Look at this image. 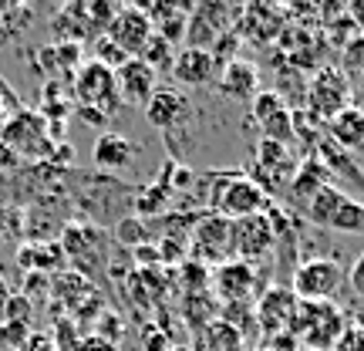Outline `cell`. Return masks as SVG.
<instances>
[{
	"instance_id": "cell-1",
	"label": "cell",
	"mask_w": 364,
	"mask_h": 351,
	"mask_svg": "<svg viewBox=\"0 0 364 351\" xmlns=\"http://www.w3.org/2000/svg\"><path fill=\"white\" fill-rule=\"evenodd\" d=\"M344 328L348 318L334 300H300L290 335L304 351H331Z\"/></svg>"
},
{
	"instance_id": "cell-2",
	"label": "cell",
	"mask_w": 364,
	"mask_h": 351,
	"mask_svg": "<svg viewBox=\"0 0 364 351\" xmlns=\"http://www.w3.org/2000/svg\"><path fill=\"white\" fill-rule=\"evenodd\" d=\"M209 206H213V213H220L226 220H243V216H253V213H267L270 209V196L257 179H250L243 172H226L213 186Z\"/></svg>"
},
{
	"instance_id": "cell-3",
	"label": "cell",
	"mask_w": 364,
	"mask_h": 351,
	"mask_svg": "<svg viewBox=\"0 0 364 351\" xmlns=\"http://www.w3.org/2000/svg\"><path fill=\"white\" fill-rule=\"evenodd\" d=\"M0 142L17 159H51L58 145L48 135V122L38 115V108H17L0 132Z\"/></svg>"
},
{
	"instance_id": "cell-4",
	"label": "cell",
	"mask_w": 364,
	"mask_h": 351,
	"mask_svg": "<svg viewBox=\"0 0 364 351\" xmlns=\"http://www.w3.org/2000/svg\"><path fill=\"white\" fill-rule=\"evenodd\" d=\"M71 91H75V102L81 108H95L105 118H112L122 108L118 98V85H115V71H108L105 65H98L95 58H85V65L71 75Z\"/></svg>"
},
{
	"instance_id": "cell-5",
	"label": "cell",
	"mask_w": 364,
	"mask_h": 351,
	"mask_svg": "<svg viewBox=\"0 0 364 351\" xmlns=\"http://www.w3.org/2000/svg\"><path fill=\"white\" fill-rule=\"evenodd\" d=\"M189 240H193L189 257L199 263H206L209 271L226 261H233V253H230V220L220 216V213H213V209L203 213V216H196Z\"/></svg>"
},
{
	"instance_id": "cell-6",
	"label": "cell",
	"mask_w": 364,
	"mask_h": 351,
	"mask_svg": "<svg viewBox=\"0 0 364 351\" xmlns=\"http://www.w3.org/2000/svg\"><path fill=\"white\" fill-rule=\"evenodd\" d=\"M344 271L338 261L331 257H311L294 271V284L290 290L297 294V300H334L341 287H344Z\"/></svg>"
},
{
	"instance_id": "cell-7",
	"label": "cell",
	"mask_w": 364,
	"mask_h": 351,
	"mask_svg": "<svg viewBox=\"0 0 364 351\" xmlns=\"http://www.w3.org/2000/svg\"><path fill=\"white\" fill-rule=\"evenodd\" d=\"M273 243H277V236H273V226L267 220V213L230 220V253H233V261L257 263L263 257H270Z\"/></svg>"
},
{
	"instance_id": "cell-8",
	"label": "cell",
	"mask_w": 364,
	"mask_h": 351,
	"mask_svg": "<svg viewBox=\"0 0 364 351\" xmlns=\"http://www.w3.org/2000/svg\"><path fill=\"white\" fill-rule=\"evenodd\" d=\"M297 294L284 284L267 287L257 304H253V325L263 331V338H277V335H287L294 328V318H297Z\"/></svg>"
},
{
	"instance_id": "cell-9",
	"label": "cell",
	"mask_w": 364,
	"mask_h": 351,
	"mask_svg": "<svg viewBox=\"0 0 364 351\" xmlns=\"http://www.w3.org/2000/svg\"><path fill=\"white\" fill-rule=\"evenodd\" d=\"M209 294L220 300V308L230 304H250L257 300V267L243 261H226L209 271Z\"/></svg>"
},
{
	"instance_id": "cell-10",
	"label": "cell",
	"mask_w": 364,
	"mask_h": 351,
	"mask_svg": "<svg viewBox=\"0 0 364 351\" xmlns=\"http://www.w3.org/2000/svg\"><path fill=\"white\" fill-rule=\"evenodd\" d=\"M307 105H311L314 115L327 118V122L338 115V112H344L351 105V85L344 78V71H338V68H331V65L317 68V75L307 85Z\"/></svg>"
},
{
	"instance_id": "cell-11",
	"label": "cell",
	"mask_w": 364,
	"mask_h": 351,
	"mask_svg": "<svg viewBox=\"0 0 364 351\" xmlns=\"http://www.w3.org/2000/svg\"><path fill=\"white\" fill-rule=\"evenodd\" d=\"M152 34H156L152 21H149L142 14V7H135V4L118 7V11L112 14L108 27H105V38L112 41L115 48H122L129 58H139V51L145 48V41L152 38Z\"/></svg>"
},
{
	"instance_id": "cell-12",
	"label": "cell",
	"mask_w": 364,
	"mask_h": 351,
	"mask_svg": "<svg viewBox=\"0 0 364 351\" xmlns=\"http://www.w3.org/2000/svg\"><path fill=\"white\" fill-rule=\"evenodd\" d=\"M61 250H65V261H71L75 267H81V261H85V253H88V263H85V277L91 281V273H95V267H102V253H105V236L95 230V226H88V223H68L65 234H61Z\"/></svg>"
},
{
	"instance_id": "cell-13",
	"label": "cell",
	"mask_w": 364,
	"mask_h": 351,
	"mask_svg": "<svg viewBox=\"0 0 364 351\" xmlns=\"http://www.w3.org/2000/svg\"><path fill=\"white\" fill-rule=\"evenodd\" d=\"M156 81H159V75L149 65H142L139 58H129V61L115 71V85H118L122 105H142L145 108V102H149L152 91H156Z\"/></svg>"
},
{
	"instance_id": "cell-14",
	"label": "cell",
	"mask_w": 364,
	"mask_h": 351,
	"mask_svg": "<svg viewBox=\"0 0 364 351\" xmlns=\"http://www.w3.org/2000/svg\"><path fill=\"white\" fill-rule=\"evenodd\" d=\"M186 115H189V98H186L179 88H156L152 98L145 102V118H149V125L159 132L176 129Z\"/></svg>"
},
{
	"instance_id": "cell-15",
	"label": "cell",
	"mask_w": 364,
	"mask_h": 351,
	"mask_svg": "<svg viewBox=\"0 0 364 351\" xmlns=\"http://www.w3.org/2000/svg\"><path fill=\"white\" fill-rule=\"evenodd\" d=\"M135 156H139V145L132 142L129 135L108 132V129L95 139V149H91V159L102 169H129L132 162H135Z\"/></svg>"
},
{
	"instance_id": "cell-16",
	"label": "cell",
	"mask_w": 364,
	"mask_h": 351,
	"mask_svg": "<svg viewBox=\"0 0 364 351\" xmlns=\"http://www.w3.org/2000/svg\"><path fill=\"white\" fill-rule=\"evenodd\" d=\"M189 351H247V335H240L230 321L213 318V321L193 331V348Z\"/></svg>"
},
{
	"instance_id": "cell-17",
	"label": "cell",
	"mask_w": 364,
	"mask_h": 351,
	"mask_svg": "<svg viewBox=\"0 0 364 351\" xmlns=\"http://www.w3.org/2000/svg\"><path fill=\"white\" fill-rule=\"evenodd\" d=\"M169 71H172V78L179 81V85L196 88V85H206V81H213L216 65H213L209 51H203V48H182V51L172 58Z\"/></svg>"
},
{
	"instance_id": "cell-18",
	"label": "cell",
	"mask_w": 364,
	"mask_h": 351,
	"mask_svg": "<svg viewBox=\"0 0 364 351\" xmlns=\"http://www.w3.org/2000/svg\"><path fill=\"white\" fill-rule=\"evenodd\" d=\"M216 88H220L226 98H240V102H243V98H250V95L260 91V68L253 65V61L236 58V61H230V65L223 68Z\"/></svg>"
},
{
	"instance_id": "cell-19",
	"label": "cell",
	"mask_w": 364,
	"mask_h": 351,
	"mask_svg": "<svg viewBox=\"0 0 364 351\" xmlns=\"http://www.w3.org/2000/svg\"><path fill=\"white\" fill-rule=\"evenodd\" d=\"M324 186H331V172L324 169V162H321V159H304V166L294 169L287 189H290V196H294V203H297V206L307 209V203H311Z\"/></svg>"
},
{
	"instance_id": "cell-20",
	"label": "cell",
	"mask_w": 364,
	"mask_h": 351,
	"mask_svg": "<svg viewBox=\"0 0 364 351\" xmlns=\"http://www.w3.org/2000/svg\"><path fill=\"white\" fill-rule=\"evenodd\" d=\"M327 139L334 145H341L344 152H354V149H364V112L348 105L344 112L327 122Z\"/></svg>"
},
{
	"instance_id": "cell-21",
	"label": "cell",
	"mask_w": 364,
	"mask_h": 351,
	"mask_svg": "<svg viewBox=\"0 0 364 351\" xmlns=\"http://www.w3.org/2000/svg\"><path fill=\"white\" fill-rule=\"evenodd\" d=\"M95 294V287H91L88 277H81L78 271H61L51 277V298L61 300V308H65L68 314L78 308L85 298H91Z\"/></svg>"
},
{
	"instance_id": "cell-22",
	"label": "cell",
	"mask_w": 364,
	"mask_h": 351,
	"mask_svg": "<svg viewBox=\"0 0 364 351\" xmlns=\"http://www.w3.org/2000/svg\"><path fill=\"white\" fill-rule=\"evenodd\" d=\"M17 263L24 271L54 277V273H61V267H65V250H61V243H31V247H24L17 253Z\"/></svg>"
},
{
	"instance_id": "cell-23",
	"label": "cell",
	"mask_w": 364,
	"mask_h": 351,
	"mask_svg": "<svg viewBox=\"0 0 364 351\" xmlns=\"http://www.w3.org/2000/svg\"><path fill=\"white\" fill-rule=\"evenodd\" d=\"M344 196H348V193H344L341 186H334V182H331V186H324V189H321V193L307 203V216H311L314 223L327 226V223H331V216H334V209L344 203Z\"/></svg>"
},
{
	"instance_id": "cell-24",
	"label": "cell",
	"mask_w": 364,
	"mask_h": 351,
	"mask_svg": "<svg viewBox=\"0 0 364 351\" xmlns=\"http://www.w3.org/2000/svg\"><path fill=\"white\" fill-rule=\"evenodd\" d=\"M220 318V300L213 298L209 290H199V294H186V321L196 328H203L206 321Z\"/></svg>"
},
{
	"instance_id": "cell-25",
	"label": "cell",
	"mask_w": 364,
	"mask_h": 351,
	"mask_svg": "<svg viewBox=\"0 0 364 351\" xmlns=\"http://www.w3.org/2000/svg\"><path fill=\"white\" fill-rule=\"evenodd\" d=\"M338 234H364V206L351 196H344V203L334 209V216L327 223Z\"/></svg>"
},
{
	"instance_id": "cell-26",
	"label": "cell",
	"mask_w": 364,
	"mask_h": 351,
	"mask_svg": "<svg viewBox=\"0 0 364 351\" xmlns=\"http://www.w3.org/2000/svg\"><path fill=\"white\" fill-rule=\"evenodd\" d=\"M263 139L267 142H277V145H290L297 139V129H294V112L290 108H280L277 115H270L267 122L260 125Z\"/></svg>"
},
{
	"instance_id": "cell-27",
	"label": "cell",
	"mask_w": 364,
	"mask_h": 351,
	"mask_svg": "<svg viewBox=\"0 0 364 351\" xmlns=\"http://www.w3.org/2000/svg\"><path fill=\"white\" fill-rule=\"evenodd\" d=\"M172 58H176V51H172V44L166 38H159V34H152V38L145 41V48L139 51V61L142 65H149L152 71H169L172 68Z\"/></svg>"
},
{
	"instance_id": "cell-28",
	"label": "cell",
	"mask_w": 364,
	"mask_h": 351,
	"mask_svg": "<svg viewBox=\"0 0 364 351\" xmlns=\"http://www.w3.org/2000/svg\"><path fill=\"white\" fill-rule=\"evenodd\" d=\"M169 196H172V182L169 179H159L152 182L149 189H142V196H139V213L142 216H162L166 213V206H169Z\"/></svg>"
},
{
	"instance_id": "cell-29",
	"label": "cell",
	"mask_w": 364,
	"mask_h": 351,
	"mask_svg": "<svg viewBox=\"0 0 364 351\" xmlns=\"http://www.w3.org/2000/svg\"><path fill=\"white\" fill-rule=\"evenodd\" d=\"M31 17L34 11L31 7H21V4H7L4 11H0V44H7L14 41L27 24H31Z\"/></svg>"
},
{
	"instance_id": "cell-30",
	"label": "cell",
	"mask_w": 364,
	"mask_h": 351,
	"mask_svg": "<svg viewBox=\"0 0 364 351\" xmlns=\"http://www.w3.org/2000/svg\"><path fill=\"white\" fill-rule=\"evenodd\" d=\"M243 27H250V24H257V38L260 41H267V38H273V34H280V14H277V7H247L243 11Z\"/></svg>"
},
{
	"instance_id": "cell-31",
	"label": "cell",
	"mask_w": 364,
	"mask_h": 351,
	"mask_svg": "<svg viewBox=\"0 0 364 351\" xmlns=\"http://www.w3.org/2000/svg\"><path fill=\"white\" fill-rule=\"evenodd\" d=\"M179 284L186 294H199V290H209V267L206 263L193 261V257H186L179 263Z\"/></svg>"
},
{
	"instance_id": "cell-32",
	"label": "cell",
	"mask_w": 364,
	"mask_h": 351,
	"mask_svg": "<svg viewBox=\"0 0 364 351\" xmlns=\"http://www.w3.org/2000/svg\"><path fill=\"white\" fill-rule=\"evenodd\" d=\"M81 338H85V331H81L71 318H58V321H54L51 341H54V348H58V351H75Z\"/></svg>"
},
{
	"instance_id": "cell-33",
	"label": "cell",
	"mask_w": 364,
	"mask_h": 351,
	"mask_svg": "<svg viewBox=\"0 0 364 351\" xmlns=\"http://www.w3.org/2000/svg\"><path fill=\"white\" fill-rule=\"evenodd\" d=\"M250 108H253V122L263 125L267 118L277 115V112L287 108V105H284V98H280L277 91H257V95H253V102H250Z\"/></svg>"
},
{
	"instance_id": "cell-34",
	"label": "cell",
	"mask_w": 364,
	"mask_h": 351,
	"mask_svg": "<svg viewBox=\"0 0 364 351\" xmlns=\"http://www.w3.org/2000/svg\"><path fill=\"white\" fill-rule=\"evenodd\" d=\"M95 61H98V65H105L108 71H118V68L129 61V54L122 51V48H115V44L102 34V38L95 41Z\"/></svg>"
},
{
	"instance_id": "cell-35",
	"label": "cell",
	"mask_w": 364,
	"mask_h": 351,
	"mask_svg": "<svg viewBox=\"0 0 364 351\" xmlns=\"http://www.w3.org/2000/svg\"><path fill=\"white\" fill-rule=\"evenodd\" d=\"M115 236L125 243V247H142L145 243V223H142V216H125V220L115 226Z\"/></svg>"
},
{
	"instance_id": "cell-36",
	"label": "cell",
	"mask_w": 364,
	"mask_h": 351,
	"mask_svg": "<svg viewBox=\"0 0 364 351\" xmlns=\"http://www.w3.org/2000/svg\"><path fill=\"white\" fill-rule=\"evenodd\" d=\"M91 335H98V338H108V341H122V335H125V321H122V318H118L115 311H108V308H105L102 314H98V321H95V331H91Z\"/></svg>"
},
{
	"instance_id": "cell-37",
	"label": "cell",
	"mask_w": 364,
	"mask_h": 351,
	"mask_svg": "<svg viewBox=\"0 0 364 351\" xmlns=\"http://www.w3.org/2000/svg\"><path fill=\"white\" fill-rule=\"evenodd\" d=\"M31 338V325L27 321H0V348H17Z\"/></svg>"
},
{
	"instance_id": "cell-38",
	"label": "cell",
	"mask_w": 364,
	"mask_h": 351,
	"mask_svg": "<svg viewBox=\"0 0 364 351\" xmlns=\"http://www.w3.org/2000/svg\"><path fill=\"white\" fill-rule=\"evenodd\" d=\"M182 243H186L182 236H162V240L156 243L159 263H176V267H179V263L186 261V257H189V250L182 247Z\"/></svg>"
},
{
	"instance_id": "cell-39",
	"label": "cell",
	"mask_w": 364,
	"mask_h": 351,
	"mask_svg": "<svg viewBox=\"0 0 364 351\" xmlns=\"http://www.w3.org/2000/svg\"><path fill=\"white\" fill-rule=\"evenodd\" d=\"M186 21H189V11H176L172 17H166V21L156 27V34L166 38L169 44H176V41L186 38Z\"/></svg>"
},
{
	"instance_id": "cell-40",
	"label": "cell",
	"mask_w": 364,
	"mask_h": 351,
	"mask_svg": "<svg viewBox=\"0 0 364 351\" xmlns=\"http://www.w3.org/2000/svg\"><path fill=\"white\" fill-rule=\"evenodd\" d=\"M24 298L27 300H51V277L31 271L24 277Z\"/></svg>"
},
{
	"instance_id": "cell-41",
	"label": "cell",
	"mask_w": 364,
	"mask_h": 351,
	"mask_svg": "<svg viewBox=\"0 0 364 351\" xmlns=\"http://www.w3.org/2000/svg\"><path fill=\"white\" fill-rule=\"evenodd\" d=\"M344 68L354 71V75H364V34H354L344 44Z\"/></svg>"
},
{
	"instance_id": "cell-42",
	"label": "cell",
	"mask_w": 364,
	"mask_h": 351,
	"mask_svg": "<svg viewBox=\"0 0 364 351\" xmlns=\"http://www.w3.org/2000/svg\"><path fill=\"white\" fill-rule=\"evenodd\" d=\"M331 351H364V325H348Z\"/></svg>"
},
{
	"instance_id": "cell-43",
	"label": "cell",
	"mask_w": 364,
	"mask_h": 351,
	"mask_svg": "<svg viewBox=\"0 0 364 351\" xmlns=\"http://www.w3.org/2000/svg\"><path fill=\"white\" fill-rule=\"evenodd\" d=\"M4 321H27L31 325V300L24 294H11L4 304Z\"/></svg>"
},
{
	"instance_id": "cell-44",
	"label": "cell",
	"mask_w": 364,
	"mask_h": 351,
	"mask_svg": "<svg viewBox=\"0 0 364 351\" xmlns=\"http://www.w3.org/2000/svg\"><path fill=\"white\" fill-rule=\"evenodd\" d=\"M145 351H169L172 348V341H169V331L166 328H149L145 331Z\"/></svg>"
},
{
	"instance_id": "cell-45",
	"label": "cell",
	"mask_w": 364,
	"mask_h": 351,
	"mask_svg": "<svg viewBox=\"0 0 364 351\" xmlns=\"http://www.w3.org/2000/svg\"><path fill=\"white\" fill-rule=\"evenodd\" d=\"M344 277H348V284H351L354 298H361V300H364V250L358 253V261L351 263V271L344 273Z\"/></svg>"
},
{
	"instance_id": "cell-46",
	"label": "cell",
	"mask_w": 364,
	"mask_h": 351,
	"mask_svg": "<svg viewBox=\"0 0 364 351\" xmlns=\"http://www.w3.org/2000/svg\"><path fill=\"white\" fill-rule=\"evenodd\" d=\"M21 351H58L48 331H31V338L21 345Z\"/></svg>"
},
{
	"instance_id": "cell-47",
	"label": "cell",
	"mask_w": 364,
	"mask_h": 351,
	"mask_svg": "<svg viewBox=\"0 0 364 351\" xmlns=\"http://www.w3.org/2000/svg\"><path fill=\"white\" fill-rule=\"evenodd\" d=\"M75 351H118V345L108 338H98V335H85Z\"/></svg>"
},
{
	"instance_id": "cell-48",
	"label": "cell",
	"mask_w": 364,
	"mask_h": 351,
	"mask_svg": "<svg viewBox=\"0 0 364 351\" xmlns=\"http://www.w3.org/2000/svg\"><path fill=\"white\" fill-rule=\"evenodd\" d=\"M75 112H78V118L81 122H85V125H95V129H105V125H108V118L102 115V112H95V108H75Z\"/></svg>"
},
{
	"instance_id": "cell-49",
	"label": "cell",
	"mask_w": 364,
	"mask_h": 351,
	"mask_svg": "<svg viewBox=\"0 0 364 351\" xmlns=\"http://www.w3.org/2000/svg\"><path fill=\"white\" fill-rule=\"evenodd\" d=\"M17 166H21V159H17L7 145L0 142V172H11V169H17Z\"/></svg>"
},
{
	"instance_id": "cell-50",
	"label": "cell",
	"mask_w": 364,
	"mask_h": 351,
	"mask_svg": "<svg viewBox=\"0 0 364 351\" xmlns=\"http://www.w3.org/2000/svg\"><path fill=\"white\" fill-rule=\"evenodd\" d=\"M71 159H75V149H71V145H54L51 162H58V166H61V162H71Z\"/></svg>"
},
{
	"instance_id": "cell-51",
	"label": "cell",
	"mask_w": 364,
	"mask_h": 351,
	"mask_svg": "<svg viewBox=\"0 0 364 351\" xmlns=\"http://www.w3.org/2000/svg\"><path fill=\"white\" fill-rule=\"evenodd\" d=\"M351 21H354V27H364V4H354L351 7Z\"/></svg>"
},
{
	"instance_id": "cell-52",
	"label": "cell",
	"mask_w": 364,
	"mask_h": 351,
	"mask_svg": "<svg viewBox=\"0 0 364 351\" xmlns=\"http://www.w3.org/2000/svg\"><path fill=\"white\" fill-rule=\"evenodd\" d=\"M169 351H189V348H186V345H172Z\"/></svg>"
},
{
	"instance_id": "cell-53",
	"label": "cell",
	"mask_w": 364,
	"mask_h": 351,
	"mask_svg": "<svg viewBox=\"0 0 364 351\" xmlns=\"http://www.w3.org/2000/svg\"><path fill=\"white\" fill-rule=\"evenodd\" d=\"M4 7H7V4H0V11H4Z\"/></svg>"
},
{
	"instance_id": "cell-54",
	"label": "cell",
	"mask_w": 364,
	"mask_h": 351,
	"mask_svg": "<svg viewBox=\"0 0 364 351\" xmlns=\"http://www.w3.org/2000/svg\"><path fill=\"white\" fill-rule=\"evenodd\" d=\"M361 206H364V203H361Z\"/></svg>"
},
{
	"instance_id": "cell-55",
	"label": "cell",
	"mask_w": 364,
	"mask_h": 351,
	"mask_svg": "<svg viewBox=\"0 0 364 351\" xmlns=\"http://www.w3.org/2000/svg\"><path fill=\"white\" fill-rule=\"evenodd\" d=\"M300 351H304V348H300Z\"/></svg>"
}]
</instances>
